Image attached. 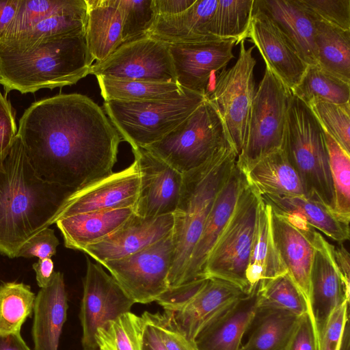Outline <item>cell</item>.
Returning <instances> with one entry per match:
<instances>
[{
    "instance_id": "cell-32",
    "label": "cell",
    "mask_w": 350,
    "mask_h": 350,
    "mask_svg": "<svg viewBox=\"0 0 350 350\" xmlns=\"http://www.w3.org/2000/svg\"><path fill=\"white\" fill-rule=\"evenodd\" d=\"M299 319L286 310L258 306L248 340L239 350H286Z\"/></svg>"
},
{
    "instance_id": "cell-9",
    "label": "cell",
    "mask_w": 350,
    "mask_h": 350,
    "mask_svg": "<svg viewBox=\"0 0 350 350\" xmlns=\"http://www.w3.org/2000/svg\"><path fill=\"white\" fill-rule=\"evenodd\" d=\"M291 91L267 68L255 92L244 146L237 165L245 171L281 148Z\"/></svg>"
},
{
    "instance_id": "cell-47",
    "label": "cell",
    "mask_w": 350,
    "mask_h": 350,
    "mask_svg": "<svg viewBox=\"0 0 350 350\" xmlns=\"http://www.w3.org/2000/svg\"><path fill=\"white\" fill-rule=\"evenodd\" d=\"M167 350H198L194 340L186 337L176 326L170 316L163 313H150Z\"/></svg>"
},
{
    "instance_id": "cell-29",
    "label": "cell",
    "mask_w": 350,
    "mask_h": 350,
    "mask_svg": "<svg viewBox=\"0 0 350 350\" xmlns=\"http://www.w3.org/2000/svg\"><path fill=\"white\" fill-rule=\"evenodd\" d=\"M85 38L96 62H102L122 45V14L119 0H85Z\"/></svg>"
},
{
    "instance_id": "cell-22",
    "label": "cell",
    "mask_w": 350,
    "mask_h": 350,
    "mask_svg": "<svg viewBox=\"0 0 350 350\" xmlns=\"http://www.w3.org/2000/svg\"><path fill=\"white\" fill-rule=\"evenodd\" d=\"M258 300V291L245 293L217 313L196 336L198 350H239Z\"/></svg>"
},
{
    "instance_id": "cell-56",
    "label": "cell",
    "mask_w": 350,
    "mask_h": 350,
    "mask_svg": "<svg viewBox=\"0 0 350 350\" xmlns=\"http://www.w3.org/2000/svg\"><path fill=\"white\" fill-rule=\"evenodd\" d=\"M0 350H31L20 333L0 334Z\"/></svg>"
},
{
    "instance_id": "cell-39",
    "label": "cell",
    "mask_w": 350,
    "mask_h": 350,
    "mask_svg": "<svg viewBox=\"0 0 350 350\" xmlns=\"http://www.w3.org/2000/svg\"><path fill=\"white\" fill-rule=\"evenodd\" d=\"M36 295L29 285L5 282L0 285V334L20 333L33 311Z\"/></svg>"
},
{
    "instance_id": "cell-12",
    "label": "cell",
    "mask_w": 350,
    "mask_h": 350,
    "mask_svg": "<svg viewBox=\"0 0 350 350\" xmlns=\"http://www.w3.org/2000/svg\"><path fill=\"white\" fill-rule=\"evenodd\" d=\"M90 74L118 79L177 83L170 45L148 36L120 45L105 59L92 64Z\"/></svg>"
},
{
    "instance_id": "cell-40",
    "label": "cell",
    "mask_w": 350,
    "mask_h": 350,
    "mask_svg": "<svg viewBox=\"0 0 350 350\" xmlns=\"http://www.w3.org/2000/svg\"><path fill=\"white\" fill-rule=\"evenodd\" d=\"M144 321L130 312L109 321L96 329L98 350H142Z\"/></svg>"
},
{
    "instance_id": "cell-49",
    "label": "cell",
    "mask_w": 350,
    "mask_h": 350,
    "mask_svg": "<svg viewBox=\"0 0 350 350\" xmlns=\"http://www.w3.org/2000/svg\"><path fill=\"white\" fill-rule=\"evenodd\" d=\"M17 131L14 109L0 92V160L10 149Z\"/></svg>"
},
{
    "instance_id": "cell-15",
    "label": "cell",
    "mask_w": 350,
    "mask_h": 350,
    "mask_svg": "<svg viewBox=\"0 0 350 350\" xmlns=\"http://www.w3.org/2000/svg\"><path fill=\"white\" fill-rule=\"evenodd\" d=\"M232 39L185 44H169L177 83L206 97L213 88L215 74L234 57Z\"/></svg>"
},
{
    "instance_id": "cell-28",
    "label": "cell",
    "mask_w": 350,
    "mask_h": 350,
    "mask_svg": "<svg viewBox=\"0 0 350 350\" xmlns=\"http://www.w3.org/2000/svg\"><path fill=\"white\" fill-rule=\"evenodd\" d=\"M270 210V205L260 197L246 271L247 293L258 291L268 281L287 272L273 240Z\"/></svg>"
},
{
    "instance_id": "cell-13",
    "label": "cell",
    "mask_w": 350,
    "mask_h": 350,
    "mask_svg": "<svg viewBox=\"0 0 350 350\" xmlns=\"http://www.w3.org/2000/svg\"><path fill=\"white\" fill-rule=\"evenodd\" d=\"M86 262L79 312L83 330L81 343L83 350H97L94 339L96 329L109 321L130 312L135 303L101 265L88 258Z\"/></svg>"
},
{
    "instance_id": "cell-58",
    "label": "cell",
    "mask_w": 350,
    "mask_h": 350,
    "mask_svg": "<svg viewBox=\"0 0 350 350\" xmlns=\"http://www.w3.org/2000/svg\"><path fill=\"white\" fill-rule=\"evenodd\" d=\"M98 350V349H97Z\"/></svg>"
},
{
    "instance_id": "cell-7",
    "label": "cell",
    "mask_w": 350,
    "mask_h": 350,
    "mask_svg": "<svg viewBox=\"0 0 350 350\" xmlns=\"http://www.w3.org/2000/svg\"><path fill=\"white\" fill-rule=\"evenodd\" d=\"M228 144L221 119L206 98L175 129L144 148L183 174L202 165Z\"/></svg>"
},
{
    "instance_id": "cell-57",
    "label": "cell",
    "mask_w": 350,
    "mask_h": 350,
    "mask_svg": "<svg viewBox=\"0 0 350 350\" xmlns=\"http://www.w3.org/2000/svg\"><path fill=\"white\" fill-rule=\"evenodd\" d=\"M338 350H350L349 319L346 323Z\"/></svg>"
},
{
    "instance_id": "cell-6",
    "label": "cell",
    "mask_w": 350,
    "mask_h": 350,
    "mask_svg": "<svg viewBox=\"0 0 350 350\" xmlns=\"http://www.w3.org/2000/svg\"><path fill=\"white\" fill-rule=\"evenodd\" d=\"M185 89L178 97L145 101H105L103 109L121 138L131 148L161 139L206 98Z\"/></svg>"
},
{
    "instance_id": "cell-25",
    "label": "cell",
    "mask_w": 350,
    "mask_h": 350,
    "mask_svg": "<svg viewBox=\"0 0 350 350\" xmlns=\"http://www.w3.org/2000/svg\"><path fill=\"white\" fill-rule=\"evenodd\" d=\"M68 308L64 275L55 271L49 284L36 296L32 327L34 350H58Z\"/></svg>"
},
{
    "instance_id": "cell-1",
    "label": "cell",
    "mask_w": 350,
    "mask_h": 350,
    "mask_svg": "<svg viewBox=\"0 0 350 350\" xmlns=\"http://www.w3.org/2000/svg\"><path fill=\"white\" fill-rule=\"evenodd\" d=\"M17 135L41 178L74 190L113 172L122 139L103 109L77 93L32 103Z\"/></svg>"
},
{
    "instance_id": "cell-18",
    "label": "cell",
    "mask_w": 350,
    "mask_h": 350,
    "mask_svg": "<svg viewBox=\"0 0 350 350\" xmlns=\"http://www.w3.org/2000/svg\"><path fill=\"white\" fill-rule=\"evenodd\" d=\"M140 186V174L134 160L126 168L74 191L57 219L88 212L135 207Z\"/></svg>"
},
{
    "instance_id": "cell-38",
    "label": "cell",
    "mask_w": 350,
    "mask_h": 350,
    "mask_svg": "<svg viewBox=\"0 0 350 350\" xmlns=\"http://www.w3.org/2000/svg\"><path fill=\"white\" fill-rule=\"evenodd\" d=\"M254 0H218L213 14L210 32L223 39H232L236 44L247 38Z\"/></svg>"
},
{
    "instance_id": "cell-11",
    "label": "cell",
    "mask_w": 350,
    "mask_h": 350,
    "mask_svg": "<svg viewBox=\"0 0 350 350\" xmlns=\"http://www.w3.org/2000/svg\"><path fill=\"white\" fill-rule=\"evenodd\" d=\"M173 249L171 234L135 254L101 265L135 304H148L168 288Z\"/></svg>"
},
{
    "instance_id": "cell-33",
    "label": "cell",
    "mask_w": 350,
    "mask_h": 350,
    "mask_svg": "<svg viewBox=\"0 0 350 350\" xmlns=\"http://www.w3.org/2000/svg\"><path fill=\"white\" fill-rule=\"evenodd\" d=\"M314 21L317 66L350 83V31Z\"/></svg>"
},
{
    "instance_id": "cell-50",
    "label": "cell",
    "mask_w": 350,
    "mask_h": 350,
    "mask_svg": "<svg viewBox=\"0 0 350 350\" xmlns=\"http://www.w3.org/2000/svg\"><path fill=\"white\" fill-rule=\"evenodd\" d=\"M286 350H319L314 322L308 312L299 317Z\"/></svg>"
},
{
    "instance_id": "cell-51",
    "label": "cell",
    "mask_w": 350,
    "mask_h": 350,
    "mask_svg": "<svg viewBox=\"0 0 350 350\" xmlns=\"http://www.w3.org/2000/svg\"><path fill=\"white\" fill-rule=\"evenodd\" d=\"M141 317L144 321L142 350H167L150 312L146 311Z\"/></svg>"
},
{
    "instance_id": "cell-8",
    "label": "cell",
    "mask_w": 350,
    "mask_h": 350,
    "mask_svg": "<svg viewBox=\"0 0 350 350\" xmlns=\"http://www.w3.org/2000/svg\"><path fill=\"white\" fill-rule=\"evenodd\" d=\"M260 200L259 193L247 181L227 226L207 258L203 277L229 282L247 293L246 271Z\"/></svg>"
},
{
    "instance_id": "cell-26",
    "label": "cell",
    "mask_w": 350,
    "mask_h": 350,
    "mask_svg": "<svg viewBox=\"0 0 350 350\" xmlns=\"http://www.w3.org/2000/svg\"><path fill=\"white\" fill-rule=\"evenodd\" d=\"M135 214V206L77 214L58 218L55 224L66 247L82 251L116 231Z\"/></svg>"
},
{
    "instance_id": "cell-21",
    "label": "cell",
    "mask_w": 350,
    "mask_h": 350,
    "mask_svg": "<svg viewBox=\"0 0 350 350\" xmlns=\"http://www.w3.org/2000/svg\"><path fill=\"white\" fill-rule=\"evenodd\" d=\"M270 207L271 230L275 246L288 273L305 297L309 310L310 271L314 253L312 237L314 228L300 229Z\"/></svg>"
},
{
    "instance_id": "cell-46",
    "label": "cell",
    "mask_w": 350,
    "mask_h": 350,
    "mask_svg": "<svg viewBox=\"0 0 350 350\" xmlns=\"http://www.w3.org/2000/svg\"><path fill=\"white\" fill-rule=\"evenodd\" d=\"M349 303L337 307L329 316L319 341V350H338L347 321Z\"/></svg>"
},
{
    "instance_id": "cell-17",
    "label": "cell",
    "mask_w": 350,
    "mask_h": 350,
    "mask_svg": "<svg viewBox=\"0 0 350 350\" xmlns=\"http://www.w3.org/2000/svg\"><path fill=\"white\" fill-rule=\"evenodd\" d=\"M247 38L253 42L267 68L291 92L308 65L279 26L254 3Z\"/></svg>"
},
{
    "instance_id": "cell-24",
    "label": "cell",
    "mask_w": 350,
    "mask_h": 350,
    "mask_svg": "<svg viewBox=\"0 0 350 350\" xmlns=\"http://www.w3.org/2000/svg\"><path fill=\"white\" fill-rule=\"evenodd\" d=\"M218 0H196L184 12L157 15L147 36L168 44H185L223 40L210 32V24Z\"/></svg>"
},
{
    "instance_id": "cell-31",
    "label": "cell",
    "mask_w": 350,
    "mask_h": 350,
    "mask_svg": "<svg viewBox=\"0 0 350 350\" xmlns=\"http://www.w3.org/2000/svg\"><path fill=\"white\" fill-rule=\"evenodd\" d=\"M259 194L305 196L301 181L280 148L262 157L243 172Z\"/></svg>"
},
{
    "instance_id": "cell-37",
    "label": "cell",
    "mask_w": 350,
    "mask_h": 350,
    "mask_svg": "<svg viewBox=\"0 0 350 350\" xmlns=\"http://www.w3.org/2000/svg\"><path fill=\"white\" fill-rule=\"evenodd\" d=\"M291 93L307 105L314 100L346 104L349 103L350 83L325 72L317 65L308 66Z\"/></svg>"
},
{
    "instance_id": "cell-55",
    "label": "cell",
    "mask_w": 350,
    "mask_h": 350,
    "mask_svg": "<svg viewBox=\"0 0 350 350\" xmlns=\"http://www.w3.org/2000/svg\"><path fill=\"white\" fill-rule=\"evenodd\" d=\"M19 0H0V39L13 20Z\"/></svg>"
},
{
    "instance_id": "cell-20",
    "label": "cell",
    "mask_w": 350,
    "mask_h": 350,
    "mask_svg": "<svg viewBox=\"0 0 350 350\" xmlns=\"http://www.w3.org/2000/svg\"><path fill=\"white\" fill-rule=\"evenodd\" d=\"M246 183L243 172L236 163L215 198L191 253L181 285L204 278L202 274L207 258L227 226Z\"/></svg>"
},
{
    "instance_id": "cell-27",
    "label": "cell",
    "mask_w": 350,
    "mask_h": 350,
    "mask_svg": "<svg viewBox=\"0 0 350 350\" xmlns=\"http://www.w3.org/2000/svg\"><path fill=\"white\" fill-rule=\"evenodd\" d=\"M279 26L308 66L317 65L314 21L298 0H254Z\"/></svg>"
},
{
    "instance_id": "cell-45",
    "label": "cell",
    "mask_w": 350,
    "mask_h": 350,
    "mask_svg": "<svg viewBox=\"0 0 350 350\" xmlns=\"http://www.w3.org/2000/svg\"><path fill=\"white\" fill-rule=\"evenodd\" d=\"M312 20L350 31V0H298Z\"/></svg>"
},
{
    "instance_id": "cell-14",
    "label": "cell",
    "mask_w": 350,
    "mask_h": 350,
    "mask_svg": "<svg viewBox=\"0 0 350 350\" xmlns=\"http://www.w3.org/2000/svg\"><path fill=\"white\" fill-rule=\"evenodd\" d=\"M312 238L314 253L310 271L309 314L314 322L319 347L320 336L331 314L349 301L350 284L336 264L333 245L315 229Z\"/></svg>"
},
{
    "instance_id": "cell-10",
    "label": "cell",
    "mask_w": 350,
    "mask_h": 350,
    "mask_svg": "<svg viewBox=\"0 0 350 350\" xmlns=\"http://www.w3.org/2000/svg\"><path fill=\"white\" fill-rule=\"evenodd\" d=\"M239 44V54L236 63L219 73L213 88L207 96L220 116L229 142L238 155L246 139L255 94L254 71L256 64L252 55L255 46L246 49L244 40Z\"/></svg>"
},
{
    "instance_id": "cell-4",
    "label": "cell",
    "mask_w": 350,
    "mask_h": 350,
    "mask_svg": "<svg viewBox=\"0 0 350 350\" xmlns=\"http://www.w3.org/2000/svg\"><path fill=\"white\" fill-rule=\"evenodd\" d=\"M238 154L228 144L200 166L183 174L178 202L173 213V255L168 288L181 285L191 253L215 198L237 163Z\"/></svg>"
},
{
    "instance_id": "cell-34",
    "label": "cell",
    "mask_w": 350,
    "mask_h": 350,
    "mask_svg": "<svg viewBox=\"0 0 350 350\" xmlns=\"http://www.w3.org/2000/svg\"><path fill=\"white\" fill-rule=\"evenodd\" d=\"M105 101H145L178 97L185 91L176 83L96 77Z\"/></svg>"
},
{
    "instance_id": "cell-53",
    "label": "cell",
    "mask_w": 350,
    "mask_h": 350,
    "mask_svg": "<svg viewBox=\"0 0 350 350\" xmlns=\"http://www.w3.org/2000/svg\"><path fill=\"white\" fill-rule=\"evenodd\" d=\"M36 272L38 285L40 288L46 287L54 273V264L51 258L39 259L32 266Z\"/></svg>"
},
{
    "instance_id": "cell-2",
    "label": "cell",
    "mask_w": 350,
    "mask_h": 350,
    "mask_svg": "<svg viewBox=\"0 0 350 350\" xmlns=\"http://www.w3.org/2000/svg\"><path fill=\"white\" fill-rule=\"evenodd\" d=\"M74 191L41 178L16 135L0 160V253L15 258L27 241L55 223Z\"/></svg>"
},
{
    "instance_id": "cell-16",
    "label": "cell",
    "mask_w": 350,
    "mask_h": 350,
    "mask_svg": "<svg viewBox=\"0 0 350 350\" xmlns=\"http://www.w3.org/2000/svg\"><path fill=\"white\" fill-rule=\"evenodd\" d=\"M132 152L141 178L135 214L144 218L173 214L183 174L144 148H132Z\"/></svg>"
},
{
    "instance_id": "cell-48",
    "label": "cell",
    "mask_w": 350,
    "mask_h": 350,
    "mask_svg": "<svg viewBox=\"0 0 350 350\" xmlns=\"http://www.w3.org/2000/svg\"><path fill=\"white\" fill-rule=\"evenodd\" d=\"M59 243L53 229L48 227L27 241L19 249L16 257L51 258L56 254Z\"/></svg>"
},
{
    "instance_id": "cell-52",
    "label": "cell",
    "mask_w": 350,
    "mask_h": 350,
    "mask_svg": "<svg viewBox=\"0 0 350 350\" xmlns=\"http://www.w3.org/2000/svg\"><path fill=\"white\" fill-rule=\"evenodd\" d=\"M196 0H153V5L156 16H169L184 12Z\"/></svg>"
},
{
    "instance_id": "cell-42",
    "label": "cell",
    "mask_w": 350,
    "mask_h": 350,
    "mask_svg": "<svg viewBox=\"0 0 350 350\" xmlns=\"http://www.w3.org/2000/svg\"><path fill=\"white\" fill-rule=\"evenodd\" d=\"M258 295V306L284 310L299 317L309 313L305 297L288 272L260 286Z\"/></svg>"
},
{
    "instance_id": "cell-41",
    "label": "cell",
    "mask_w": 350,
    "mask_h": 350,
    "mask_svg": "<svg viewBox=\"0 0 350 350\" xmlns=\"http://www.w3.org/2000/svg\"><path fill=\"white\" fill-rule=\"evenodd\" d=\"M334 193V210L344 221H350V154L323 130Z\"/></svg>"
},
{
    "instance_id": "cell-23",
    "label": "cell",
    "mask_w": 350,
    "mask_h": 350,
    "mask_svg": "<svg viewBox=\"0 0 350 350\" xmlns=\"http://www.w3.org/2000/svg\"><path fill=\"white\" fill-rule=\"evenodd\" d=\"M245 293L237 286L214 278H208L203 287L185 302L167 313L176 327L194 340L200 329L213 317Z\"/></svg>"
},
{
    "instance_id": "cell-54",
    "label": "cell",
    "mask_w": 350,
    "mask_h": 350,
    "mask_svg": "<svg viewBox=\"0 0 350 350\" xmlns=\"http://www.w3.org/2000/svg\"><path fill=\"white\" fill-rule=\"evenodd\" d=\"M333 254L336 264L347 284H350V256L342 243L333 245Z\"/></svg>"
},
{
    "instance_id": "cell-19",
    "label": "cell",
    "mask_w": 350,
    "mask_h": 350,
    "mask_svg": "<svg viewBox=\"0 0 350 350\" xmlns=\"http://www.w3.org/2000/svg\"><path fill=\"white\" fill-rule=\"evenodd\" d=\"M173 214L144 218L135 214L125 224L101 241L85 247L81 252L100 265L135 254L170 236Z\"/></svg>"
},
{
    "instance_id": "cell-43",
    "label": "cell",
    "mask_w": 350,
    "mask_h": 350,
    "mask_svg": "<svg viewBox=\"0 0 350 350\" xmlns=\"http://www.w3.org/2000/svg\"><path fill=\"white\" fill-rule=\"evenodd\" d=\"M322 129L350 154V104L314 100L308 105Z\"/></svg>"
},
{
    "instance_id": "cell-5",
    "label": "cell",
    "mask_w": 350,
    "mask_h": 350,
    "mask_svg": "<svg viewBox=\"0 0 350 350\" xmlns=\"http://www.w3.org/2000/svg\"><path fill=\"white\" fill-rule=\"evenodd\" d=\"M281 149L298 174L305 197L319 202L335 212L329 156L323 129L308 106L292 93L287 106Z\"/></svg>"
},
{
    "instance_id": "cell-30",
    "label": "cell",
    "mask_w": 350,
    "mask_h": 350,
    "mask_svg": "<svg viewBox=\"0 0 350 350\" xmlns=\"http://www.w3.org/2000/svg\"><path fill=\"white\" fill-rule=\"evenodd\" d=\"M260 196L276 212L297 215L310 226L338 243L349 239V223L319 202L305 196H279L267 193Z\"/></svg>"
},
{
    "instance_id": "cell-44",
    "label": "cell",
    "mask_w": 350,
    "mask_h": 350,
    "mask_svg": "<svg viewBox=\"0 0 350 350\" xmlns=\"http://www.w3.org/2000/svg\"><path fill=\"white\" fill-rule=\"evenodd\" d=\"M122 14V44L147 36L156 14L153 0H119Z\"/></svg>"
},
{
    "instance_id": "cell-36",
    "label": "cell",
    "mask_w": 350,
    "mask_h": 350,
    "mask_svg": "<svg viewBox=\"0 0 350 350\" xmlns=\"http://www.w3.org/2000/svg\"><path fill=\"white\" fill-rule=\"evenodd\" d=\"M87 8L85 0H19L14 17L0 39V44L17 39L54 14Z\"/></svg>"
},
{
    "instance_id": "cell-3",
    "label": "cell",
    "mask_w": 350,
    "mask_h": 350,
    "mask_svg": "<svg viewBox=\"0 0 350 350\" xmlns=\"http://www.w3.org/2000/svg\"><path fill=\"white\" fill-rule=\"evenodd\" d=\"M94 60L84 32L38 41L21 50L0 49V84L5 93H34L72 85L90 74Z\"/></svg>"
},
{
    "instance_id": "cell-35",
    "label": "cell",
    "mask_w": 350,
    "mask_h": 350,
    "mask_svg": "<svg viewBox=\"0 0 350 350\" xmlns=\"http://www.w3.org/2000/svg\"><path fill=\"white\" fill-rule=\"evenodd\" d=\"M87 8L68 10L51 15L17 39L0 44V49L21 50L42 40L84 32Z\"/></svg>"
}]
</instances>
